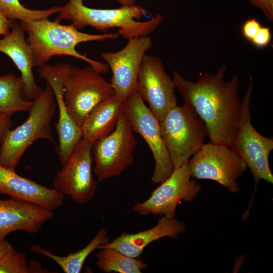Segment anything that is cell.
Listing matches in <instances>:
<instances>
[{"label": "cell", "instance_id": "cell-1", "mask_svg": "<svg viewBox=\"0 0 273 273\" xmlns=\"http://www.w3.org/2000/svg\"><path fill=\"white\" fill-rule=\"evenodd\" d=\"M226 71V66L222 65L216 73L206 72L193 82L174 70L172 80L185 104L191 106L204 122L209 143L234 148L242 105L238 77L234 75L225 81Z\"/></svg>", "mask_w": 273, "mask_h": 273}, {"label": "cell", "instance_id": "cell-2", "mask_svg": "<svg viewBox=\"0 0 273 273\" xmlns=\"http://www.w3.org/2000/svg\"><path fill=\"white\" fill-rule=\"evenodd\" d=\"M20 22L28 36L34 67L46 64L54 56L68 55L85 61L98 73L108 72L109 67L106 63L79 54L75 48L81 42L117 39L118 33H86L79 31L72 24L64 25L48 18Z\"/></svg>", "mask_w": 273, "mask_h": 273}, {"label": "cell", "instance_id": "cell-3", "mask_svg": "<svg viewBox=\"0 0 273 273\" xmlns=\"http://www.w3.org/2000/svg\"><path fill=\"white\" fill-rule=\"evenodd\" d=\"M83 1L69 0L62 7L55 21L60 23L63 20H68L78 30L90 26L104 32L117 27L119 34L129 39L149 35L164 19L161 14H158L148 21H136L150 14L147 9L139 5L111 9H94L84 5Z\"/></svg>", "mask_w": 273, "mask_h": 273}, {"label": "cell", "instance_id": "cell-4", "mask_svg": "<svg viewBox=\"0 0 273 273\" xmlns=\"http://www.w3.org/2000/svg\"><path fill=\"white\" fill-rule=\"evenodd\" d=\"M40 95L33 100L27 119L14 129H10L0 145V164L15 170L26 150L36 140L45 139L54 143L52 121L57 103L53 90L46 82Z\"/></svg>", "mask_w": 273, "mask_h": 273}, {"label": "cell", "instance_id": "cell-5", "mask_svg": "<svg viewBox=\"0 0 273 273\" xmlns=\"http://www.w3.org/2000/svg\"><path fill=\"white\" fill-rule=\"evenodd\" d=\"M55 65L62 78L67 111L74 122L81 127L96 105L115 94L114 88L90 65L82 68L69 64Z\"/></svg>", "mask_w": 273, "mask_h": 273}, {"label": "cell", "instance_id": "cell-6", "mask_svg": "<svg viewBox=\"0 0 273 273\" xmlns=\"http://www.w3.org/2000/svg\"><path fill=\"white\" fill-rule=\"evenodd\" d=\"M159 125L174 169L188 162L204 145L207 135L204 122L186 104L170 109L159 121Z\"/></svg>", "mask_w": 273, "mask_h": 273}, {"label": "cell", "instance_id": "cell-7", "mask_svg": "<svg viewBox=\"0 0 273 273\" xmlns=\"http://www.w3.org/2000/svg\"><path fill=\"white\" fill-rule=\"evenodd\" d=\"M133 132L124 111L114 129L93 144L94 172L99 181L118 176L133 165L137 144Z\"/></svg>", "mask_w": 273, "mask_h": 273}, {"label": "cell", "instance_id": "cell-8", "mask_svg": "<svg viewBox=\"0 0 273 273\" xmlns=\"http://www.w3.org/2000/svg\"><path fill=\"white\" fill-rule=\"evenodd\" d=\"M188 164L192 177L215 181L233 194L240 191L237 180L248 169L234 148L209 142L204 144Z\"/></svg>", "mask_w": 273, "mask_h": 273}, {"label": "cell", "instance_id": "cell-9", "mask_svg": "<svg viewBox=\"0 0 273 273\" xmlns=\"http://www.w3.org/2000/svg\"><path fill=\"white\" fill-rule=\"evenodd\" d=\"M252 91L253 81L250 74L249 85L242 100L239 129L234 149L247 164L253 176L256 188L261 180L273 184L268 161L269 154L273 150V138L261 135L252 124L250 104Z\"/></svg>", "mask_w": 273, "mask_h": 273}, {"label": "cell", "instance_id": "cell-10", "mask_svg": "<svg viewBox=\"0 0 273 273\" xmlns=\"http://www.w3.org/2000/svg\"><path fill=\"white\" fill-rule=\"evenodd\" d=\"M124 107L133 131L144 138L152 153L155 167L152 182L161 184L174 167L161 136L159 121L135 89L124 101Z\"/></svg>", "mask_w": 273, "mask_h": 273}, {"label": "cell", "instance_id": "cell-11", "mask_svg": "<svg viewBox=\"0 0 273 273\" xmlns=\"http://www.w3.org/2000/svg\"><path fill=\"white\" fill-rule=\"evenodd\" d=\"M191 177L187 162L175 169L146 201L136 202L132 210L142 216L152 214L174 218L178 203L181 201L193 202L201 190V185Z\"/></svg>", "mask_w": 273, "mask_h": 273}, {"label": "cell", "instance_id": "cell-12", "mask_svg": "<svg viewBox=\"0 0 273 273\" xmlns=\"http://www.w3.org/2000/svg\"><path fill=\"white\" fill-rule=\"evenodd\" d=\"M92 145L81 139L53 180L54 189L79 204L93 199L98 187L92 173Z\"/></svg>", "mask_w": 273, "mask_h": 273}, {"label": "cell", "instance_id": "cell-13", "mask_svg": "<svg viewBox=\"0 0 273 273\" xmlns=\"http://www.w3.org/2000/svg\"><path fill=\"white\" fill-rule=\"evenodd\" d=\"M176 86L165 71L161 59L145 55L138 73L135 88L159 121L177 105Z\"/></svg>", "mask_w": 273, "mask_h": 273}, {"label": "cell", "instance_id": "cell-14", "mask_svg": "<svg viewBox=\"0 0 273 273\" xmlns=\"http://www.w3.org/2000/svg\"><path fill=\"white\" fill-rule=\"evenodd\" d=\"M153 42L149 35L128 39L126 46L116 52H104L101 57L111 69L115 94L125 101L135 88L139 70Z\"/></svg>", "mask_w": 273, "mask_h": 273}, {"label": "cell", "instance_id": "cell-15", "mask_svg": "<svg viewBox=\"0 0 273 273\" xmlns=\"http://www.w3.org/2000/svg\"><path fill=\"white\" fill-rule=\"evenodd\" d=\"M39 76L51 86L59 109V118L55 124L59 140L57 154L63 165L82 139L81 127L70 116L64 100V87L61 77L55 65L47 63L38 67Z\"/></svg>", "mask_w": 273, "mask_h": 273}, {"label": "cell", "instance_id": "cell-16", "mask_svg": "<svg viewBox=\"0 0 273 273\" xmlns=\"http://www.w3.org/2000/svg\"><path fill=\"white\" fill-rule=\"evenodd\" d=\"M54 215L53 210L32 202L12 198L0 199V240L17 231L35 234Z\"/></svg>", "mask_w": 273, "mask_h": 273}, {"label": "cell", "instance_id": "cell-17", "mask_svg": "<svg viewBox=\"0 0 273 273\" xmlns=\"http://www.w3.org/2000/svg\"><path fill=\"white\" fill-rule=\"evenodd\" d=\"M25 30L20 22L13 21L10 31L0 39V52L5 54L13 61L21 72L24 83L23 97L33 101L42 93L32 72L34 67L31 48L25 38Z\"/></svg>", "mask_w": 273, "mask_h": 273}, {"label": "cell", "instance_id": "cell-18", "mask_svg": "<svg viewBox=\"0 0 273 273\" xmlns=\"http://www.w3.org/2000/svg\"><path fill=\"white\" fill-rule=\"evenodd\" d=\"M0 194L10 198L29 201L54 210L63 203L65 196L55 189H50L20 176L15 170L0 164Z\"/></svg>", "mask_w": 273, "mask_h": 273}, {"label": "cell", "instance_id": "cell-19", "mask_svg": "<svg viewBox=\"0 0 273 273\" xmlns=\"http://www.w3.org/2000/svg\"><path fill=\"white\" fill-rule=\"evenodd\" d=\"M185 224L178 219L162 216L152 228L135 234L123 232L119 237L100 246L98 249L113 248L131 257L139 258L151 243L164 237L176 239L185 231Z\"/></svg>", "mask_w": 273, "mask_h": 273}, {"label": "cell", "instance_id": "cell-20", "mask_svg": "<svg viewBox=\"0 0 273 273\" xmlns=\"http://www.w3.org/2000/svg\"><path fill=\"white\" fill-rule=\"evenodd\" d=\"M124 103L114 94L96 105L81 125L82 139L93 144L110 134L124 112Z\"/></svg>", "mask_w": 273, "mask_h": 273}, {"label": "cell", "instance_id": "cell-21", "mask_svg": "<svg viewBox=\"0 0 273 273\" xmlns=\"http://www.w3.org/2000/svg\"><path fill=\"white\" fill-rule=\"evenodd\" d=\"M110 241L108 232L101 228L92 241L82 249L66 256L54 254L39 244L30 246L32 252L44 255L56 262L65 273H79L87 257L103 244Z\"/></svg>", "mask_w": 273, "mask_h": 273}, {"label": "cell", "instance_id": "cell-22", "mask_svg": "<svg viewBox=\"0 0 273 273\" xmlns=\"http://www.w3.org/2000/svg\"><path fill=\"white\" fill-rule=\"evenodd\" d=\"M24 83L20 77L12 73L0 76V109L14 114L19 111L28 112L33 101L23 97Z\"/></svg>", "mask_w": 273, "mask_h": 273}, {"label": "cell", "instance_id": "cell-23", "mask_svg": "<svg viewBox=\"0 0 273 273\" xmlns=\"http://www.w3.org/2000/svg\"><path fill=\"white\" fill-rule=\"evenodd\" d=\"M96 254V264L102 272L141 273L148 264L138 258L128 256L113 248H102Z\"/></svg>", "mask_w": 273, "mask_h": 273}, {"label": "cell", "instance_id": "cell-24", "mask_svg": "<svg viewBox=\"0 0 273 273\" xmlns=\"http://www.w3.org/2000/svg\"><path fill=\"white\" fill-rule=\"evenodd\" d=\"M62 7H52L46 10H31L24 7L19 0H0V11L8 19L26 21L37 20L59 13Z\"/></svg>", "mask_w": 273, "mask_h": 273}, {"label": "cell", "instance_id": "cell-25", "mask_svg": "<svg viewBox=\"0 0 273 273\" xmlns=\"http://www.w3.org/2000/svg\"><path fill=\"white\" fill-rule=\"evenodd\" d=\"M0 273H31L26 255L12 250L0 260Z\"/></svg>", "mask_w": 273, "mask_h": 273}, {"label": "cell", "instance_id": "cell-26", "mask_svg": "<svg viewBox=\"0 0 273 273\" xmlns=\"http://www.w3.org/2000/svg\"><path fill=\"white\" fill-rule=\"evenodd\" d=\"M271 40V34L270 28L261 26L257 33L250 41L254 46L258 48L267 47Z\"/></svg>", "mask_w": 273, "mask_h": 273}, {"label": "cell", "instance_id": "cell-27", "mask_svg": "<svg viewBox=\"0 0 273 273\" xmlns=\"http://www.w3.org/2000/svg\"><path fill=\"white\" fill-rule=\"evenodd\" d=\"M261 26L260 23L256 19H247L242 25V34L246 39L250 42Z\"/></svg>", "mask_w": 273, "mask_h": 273}, {"label": "cell", "instance_id": "cell-28", "mask_svg": "<svg viewBox=\"0 0 273 273\" xmlns=\"http://www.w3.org/2000/svg\"><path fill=\"white\" fill-rule=\"evenodd\" d=\"M252 5L259 9L266 19L273 21V0H248Z\"/></svg>", "mask_w": 273, "mask_h": 273}, {"label": "cell", "instance_id": "cell-29", "mask_svg": "<svg viewBox=\"0 0 273 273\" xmlns=\"http://www.w3.org/2000/svg\"><path fill=\"white\" fill-rule=\"evenodd\" d=\"M12 115L0 109V145L6 133L13 126Z\"/></svg>", "mask_w": 273, "mask_h": 273}, {"label": "cell", "instance_id": "cell-30", "mask_svg": "<svg viewBox=\"0 0 273 273\" xmlns=\"http://www.w3.org/2000/svg\"><path fill=\"white\" fill-rule=\"evenodd\" d=\"M13 20L7 18L0 11V35H7L11 30Z\"/></svg>", "mask_w": 273, "mask_h": 273}, {"label": "cell", "instance_id": "cell-31", "mask_svg": "<svg viewBox=\"0 0 273 273\" xmlns=\"http://www.w3.org/2000/svg\"><path fill=\"white\" fill-rule=\"evenodd\" d=\"M15 248L8 241L0 240V260Z\"/></svg>", "mask_w": 273, "mask_h": 273}, {"label": "cell", "instance_id": "cell-32", "mask_svg": "<svg viewBox=\"0 0 273 273\" xmlns=\"http://www.w3.org/2000/svg\"><path fill=\"white\" fill-rule=\"evenodd\" d=\"M31 273L32 272H47V269L43 268L40 263L37 262L35 260H33V262L29 263Z\"/></svg>", "mask_w": 273, "mask_h": 273}, {"label": "cell", "instance_id": "cell-33", "mask_svg": "<svg viewBox=\"0 0 273 273\" xmlns=\"http://www.w3.org/2000/svg\"><path fill=\"white\" fill-rule=\"evenodd\" d=\"M122 6L130 7L136 5L135 0H116Z\"/></svg>", "mask_w": 273, "mask_h": 273}]
</instances>
